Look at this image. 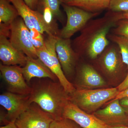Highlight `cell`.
<instances>
[{
	"instance_id": "1",
	"label": "cell",
	"mask_w": 128,
	"mask_h": 128,
	"mask_svg": "<svg viewBox=\"0 0 128 128\" xmlns=\"http://www.w3.org/2000/svg\"><path fill=\"white\" fill-rule=\"evenodd\" d=\"M121 20L122 13L110 11L102 17L92 19L72 43L73 48L79 55L83 54L90 59H96L110 44L108 33Z\"/></svg>"
},
{
	"instance_id": "2",
	"label": "cell",
	"mask_w": 128,
	"mask_h": 128,
	"mask_svg": "<svg viewBox=\"0 0 128 128\" xmlns=\"http://www.w3.org/2000/svg\"><path fill=\"white\" fill-rule=\"evenodd\" d=\"M48 81L32 88L30 100L50 114L54 120L63 118L64 108L70 101V94L60 82Z\"/></svg>"
},
{
	"instance_id": "3",
	"label": "cell",
	"mask_w": 128,
	"mask_h": 128,
	"mask_svg": "<svg viewBox=\"0 0 128 128\" xmlns=\"http://www.w3.org/2000/svg\"><path fill=\"white\" fill-rule=\"evenodd\" d=\"M120 92L117 88L76 89L70 94V101L88 113L93 114L108 101L114 99Z\"/></svg>"
},
{
	"instance_id": "4",
	"label": "cell",
	"mask_w": 128,
	"mask_h": 128,
	"mask_svg": "<svg viewBox=\"0 0 128 128\" xmlns=\"http://www.w3.org/2000/svg\"><path fill=\"white\" fill-rule=\"evenodd\" d=\"M48 36L44 46L36 49L38 58L57 76L66 92L70 94L76 90L73 85L66 78L62 70L55 50L57 37Z\"/></svg>"
},
{
	"instance_id": "5",
	"label": "cell",
	"mask_w": 128,
	"mask_h": 128,
	"mask_svg": "<svg viewBox=\"0 0 128 128\" xmlns=\"http://www.w3.org/2000/svg\"><path fill=\"white\" fill-rule=\"evenodd\" d=\"M9 41L14 48L28 57L38 58L36 50L31 41L30 31L22 18L10 25Z\"/></svg>"
},
{
	"instance_id": "6",
	"label": "cell",
	"mask_w": 128,
	"mask_h": 128,
	"mask_svg": "<svg viewBox=\"0 0 128 128\" xmlns=\"http://www.w3.org/2000/svg\"><path fill=\"white\" fill-rule=\"evenodd\" d=\"M67 16L66 24L60 32L59 36L70 39L76 33L80 31L86 24L100 13H92L76 6L61 3Z\"/></svg>"
},
{
	"instance_id": "7",
	"label": "cell",
	"mask_w": 128,
	"mask_h": 128,
	"mask_svg": "<svg viewBox=\"0 0 128 128\" xmlns=\"http://www.w3.org/2000/svg\"><path fill=\"white\" fill-rule=\"evenodd\" d=\"M32 104L30 94L22 95L7 92L0 95V104L7 110L4 118L7 124L15 123Z\"/></svg>"
},
{
	"instance_id": "8",
	"label": "cell",
	"mask_w": 128,
	"mask_h": 128,
	"mask_svg": "<svg viewBox=\"0 0 128 128\" xmlns=\"http://www.w3.org/2000/svg\"><path fill=\"white\" fill-rule=\"evenodd\" d=\"M0 70L2 79L6 84L8 91L22 95H29L32 88L26 82L19 66H6L0 64Z\"/></svg>"
},
{
	"instance_id": "9",
	"label": "cell",
	"mask_w": 128,
	"mask_h": 128,
	"mask_svg": "<svg viewBox=\"0 0 128 128\" xmlns=\"http://www.w3.org/2000/svg\"><path fill=\"white\" fill-rule=\"evenodd\" d=\"M54 120L38 105L32 103L18 117L15 123L18 128H49Z\"/></svg>"
},
{
	"instance_id": "10",
	"label": "cell",
	"mask_w": 128,
	"mask_h": 128,
	"mask_svg": "<svg viewBox=\"0 0 128 128\" xmlns=\"http://www.w3.org/2000/svg\"><path fill=\"white\" fill-rule=\"evenodd\" d=\"M63 117L72 120L82 128H106L107 126L93 114L88 113L70 101L64 108Z\"/></svg>"
},
{
	"instance_id": "11",
	"label": "cell",
	"mask_w": 128,
	"mask_h": 128,
	"mask_svg": "<svg viewBox=\"0 0 128 128\" xmlns=\"http://www.w3.org/2000/svg\"><path fill=\"white\" fill-rule=\"evenodd\" d=\"M55 50L65 76H70L74 71L78 56L72 46L70 39L57 38Z\"/></svg>"
},
{
	"instance_id": "12",
	"label": "cell",
	"mask_w": 128,
	"mask_h": 128,
	"mask_svg": "<svg viewBox=\"0 0 128 128\" xmlns=\"http://www.w3.org/2000/svg\"><path fill=\"white\" fill-rule=\"evenodd\" d=\"M100 55L98 62L104 73L112 77L120 73L124 63L116 44L108 45Z\"/></svg>"
},
{
	"instance_id": "13",
	"label": "cell",
	"mask_w": 128,
	"mask_h": 128,
	"mask_svg": "<svg viewBox=\"0 0 128 128\" xmlns=\"http://www.w3.org/2000/svg\"><path fill=\"white\" fill-rule=\"evenodd\" d=\"M105 108L99 109L93 114L108 126L128 124V115L118 99L113 100Z\"/></svg>"
},
{
	"instance_id": "14",
	"label": "cell",
	"mask_w": 128,
	"mask_h": 128,
	"mask_svg": "<svg viewBox=\"0 0 128 128\" xmlns=\"http://www.w3.org/2000/svg\"><path fill=\"white\" fill-rule=\"evenodd\" d=\"M0 59L5 65L23 67L26 63L27 56L14 48L7 37L0 34Z\"/></svg>"
},
{
	"instance_id": "15",
	"label": "cell",
	"mask_w": 128,
	"mask_h": 128,
	"mask_svg": "<svg viewBox=\"0 0 128 128\" xmlns=\"http://www.w3.org/2000/svg\"><path fill=\"white\" fill-rule=\"evenodd\" d=\"M78 89H96L105 86L106 82L93 66L85 64L80 67L78 72Z\"/></svg>"
},
{
	"instance_id": "16",
	"label": "cell",
	"mask_w": 128,
	"mask_h": 128,
	"mask_svg": "<svg viewBox=\"0 0 128 128\" xmlns=\"http://www.w3.org/2000/svg\"><path fill=\"white\" fill-rule=\"evenodd\" d=\"M22 70L25 80L28 82L34 78H48L54 81L58 79L38 58L27 57L26 63L25 66L22 67Z\"/></svg>"
},
{
	"instance_id": "17",
	"label": "cell",
	"mask_w": 128,
	"mask_h": 128,
	"mask_svg": "<svg viewBox=\"0 0 128 128\" xmlns=\"http://www.w3.org/2000/svg\"><path fill=\"white\" fill-rule=\"evenodd\" d=\"M112 0H60L61 3L76 6L92 13H101L108 9Z\"/></svg>"
},
{
	"instance_id": "18",
	"label": "cell",
	"mask_w": 128,
	"mask_h": 128,
	"mask_svg": "<svg viewBox=\"0 0 128 128\" xmlns=\"http://www.w3.org/2000/svg\"><path fill=\"white\" fill-rule=\"evenodd\" d=\"M10 0H0V23L10 25L19 15Z\"/></svg>"
},
{
	"instance_id": "19",
	"label": "cell",
	"mask_w": 128,
	"mask_h": 128,
	"mask_svg": "<svg viewBox=\"0 0 128 128\" xmlns=\"http://www.w3.org/2000/svg\"><path fill=\"white\" fill-rule=\"evenodd\" d=\"M108 38L118 46L124 64L128 69V38L114 34H108Z\"/></svg>"
},
{
	"instance_id": "20",
	"label": "cell",
	"mask_w": 128,
	"mask_h": 128,
	"mask_svg": "<svg viewBox=\"0 0 128 128\" xmlns=\"http://www.w3.org/2000/svg\"><path fill=\"white\" fill-rule=\"evenodd\" d=\"M44 7L48 8L52 12L54 17L60 22L63 21V16L60 9V6L61 4L60 0H40L38 5Z\"/></svg>"
},
{
	"instance_id": "21",
	"label": "cell",
	"mask_w": 128,
	"mask_h": 128,
	"mask_svg": "<svg viewBox=\"0 0 128 128\" xmlns=\"http://www.w3.org/2000/svg\"><path fill=\"white\" fill-rule=\"evenodd\" d=\"M108 9L114 12H128V0H112Z\"/></svg>"
},
{
	"instance_id": "22",
	"label": "cell",
	"mask_w": 128,
	"mask_h": 128,
	"mask_svg": "<svg viewBox=\"0 0 128 128\" xmlns=\"http://www.w3.org/2000/svg\"><path fill=\"white\" fill-rule=\"evenodd\" d=\"M80 126L74 121L62 118L61 119L54 120L50 124L49 128H80Z\"/></svg>"
},
{
	"instance_id": "23",
	"label": "cell",
	"mask_w": 128,
	"mask_h": 128,
	"mask_svg": "<svg viewBox=\"0 0 128 128\" xmlns=\"http://www.w3.org/2000/svg\"><path fill=\"white\" fill-rule=\"evenodd\" d=\"M31 41L36 49L40 48L44 46L45 39L42 34L34 28L30 30Z\"/></svg>"
},
{
	"instance_id": "24",
	"label": "cell",
	"mask_w": 128,
	"mask_h": 128,
	"mask_svg": "<svg viewBox=\"0 0 128 128\" xmlns=\"http://www.w3.org/2000/svg\"><path fill=\"white\" fill-rule=\"evenodd\" d=\"M113 33L128 38V21L125 19L120 20L116 26L113 29Z\"/></svg>"
},
{
	"instance_id": "25",
	"label": "cell",
	"mask_w": 128,
	"mask_h": 128,
	"mask_svg": "<svg viewBox=\"0 0 128 128\" xmlns=\"http://www.w3.org/2000/svg\"><path fill=\"white\" fill-rule=\"evenodd\" d=\"M28 6L31 9L34 10L38 6L40 0H23Z\"/></svg>"
},
{
	"instance_id": "26",
	"label": "cell",
	"mask_w": 128,
	"mask_h": 128,
	"mask_svg": "<svg viewBox=\"0 0 128 128\" xmlns=\"http://www.w3.org/2000/svg\"><path fill=\"white\" fill-rule=\"evenodd\" d=\"M119 92L124 90L128 88V73L126 78L122 82L116 87Z\"/></svg>"
},
{
	"instance_id": "27",
	"label": "cell",
	"mask_w": 128,
	"mask_h": 128,
	"mask_svg": "<svg viewBox=\"0 0 128 128\" xmlns=\"http://www.w3.org/2000/svg\"><path fill=\"white\" fill-rule=\"evenodd\" d=\"M120 105L128 115V97L124 98L119 100Z\"/></svg>"
},
{
	"instance_id": "28",
	"label": "cell",
	"mask_w": 128,
	"mask_h": 128,
	"mask_svg": "<svg viewBox=\"0 0 128 128\" xmlns=\"http://www.w3.org/2000/svg\"><path fill=\"white\" fill-rule=\"evenodd\" d=\"M126 97H128V88L120 92L118 94L113 100H116V99L120 100L121 98Z\"/></svg>"
},
{
	"instance_id": "29",
	"label": "cell",
	"mask_w": 128,
	"mask_h": 128,
	"mask_svg": "<svg viewBox=\"0 0 128 128\" xmlns=\"http://www.w3.org/2000/svg\"><path fill=\"white\" fill-rule=\"evenodd\" d=\"M0 128H18L14 122H10L5 126H2Z\"/></svg>"
},
{
	"instance_id": "30",
	"label": "cell",
	"mask_w": 128,
	"mask_h": 128,
	"mask_svg": "<svg viewBox=\"0 0 128 128\" xmlns=\"http://www.w3.org/2000/svg\"><path fill=\"white\" fill-rule=\"evenodd\" d=\"M106 128H128V126L127 125H115V126H107Z\"/></svg>"
},
{
	"instance_id": "31",
	"label": "cell",
	"mask_w": 128,
	"mask_h": 128,
	"mask_svg": "<svg viewBox=\"0 0 128 128\" xmlns=\"http://www.w3.org/2000/svg\"><path fill=\"white\" fill-rule=\"evenodd\" d=\"M122 19H125L128 21V12L122 13Z\"/></svg>"
},
{
	"instance_id": "32",
	"label": "cell",
	"mask_w": 128,
	"mask_h": 128,
	"mask_svg": "<svg viewBox=\"0 0 128 128\" xmlns=\"http://www.w3.org/2000/svg\"><path fill=\"white\" fill-rule=\"evenodd\" d=\"M80 128H81V127H80Z\"/></svg>"
}]
</instances>
